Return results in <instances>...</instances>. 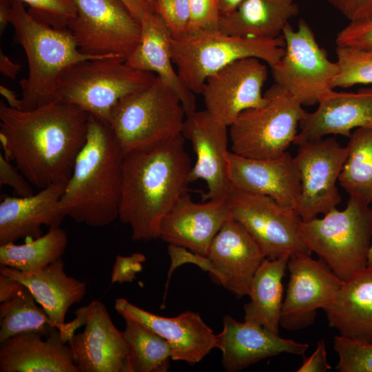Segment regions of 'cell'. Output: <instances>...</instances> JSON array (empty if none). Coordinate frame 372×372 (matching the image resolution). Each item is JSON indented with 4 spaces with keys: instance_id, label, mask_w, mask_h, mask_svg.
<instances>
[{
    "instance_id": "cell-3",
    "label": "cell",
    "mask_w": 372,
    "mask_h": 372,
    "mask_svg": "<svg viewBox=\"0 0 372 372\" xmlns=\"http://www.w3.org/2000/svg\"><path fill=\"white\" fill-rule=\"evenodd\" d=\"M125 154L109 126L90 114L86 141L56 209L93 227L118 218Z\"/></svg>"
},
{
    "instance_id": "cell-44",
    "label": "cell",
    "mask_w": 372,
    "mask_h": 372,
    "mask_svg": "<svg viewBox=\"0 0 372 372\" xmlns=\"http://www.w3.org/2000/svg\"><path fill=\"white\" fill-rule=\"evenodd\" d=\"M349 22L372 17V0H327Z\"/></svg>"
},
{
    "instance_id": "cell-6",
    "label": "cell",
    "mask_w": 372,
    "mask_h": 372,
    "mask_svg": "<svg viewBox=\"0 0 372 372\" xmlns=\"http://www.w3.org/2000/svg\"><path fill=\"white\" fill-rule=\"evenodd\" d=\"M350 196L346 207L331 209L322 218L302 220L304 241L342 280L367 267L372 242V209Z\"/></svg>"
},
{
    "instance_id": "cell-22",
    "label": "cell",
    "mask_w": 372,
    "mask_h": 372,
    "mask_svg": "<svg viewBox=\"0 0 372 372\" xmlns=\"http://www.w3.org/2000/svg\"><path fill=\"white\" fill-rule=\"evenodd\" d=\"M216 348L222 352L225 369L236 372L280 353L302 355L309 344L281 338L262 326L238 322L227 315L223 331L216 335Z\"/></svg>"
},
{
    "instance_id": "cell-43",
    "label": "cell",
    "mask_w": 372,
    "mask_h": 372,
    "mask_svg": "<svg viewBox=\"0 0 372 372\" xmlns=\"http://www.w3.org/2000/svg\"><path fill=\"white\" fill-rule=\"evenodd\" d=\"M146 257L141 253H134L130 256L118 255L116 257L111 274L112 283L131 282L136 275L142 271Z\"/></svg>"
},
{
    "instance_id": "cell-18",
    "label": "cell",
    "mask_w": 372,
    "mask_h": 372,
    "mask_svg": "<svg viewBox=\"0 0 372 372\" xmlns=\"http://www.w3.org/2000/svg\"><path fill=\"white\" fill-rule=\"evenodd\" d=\"M115 309L123 318L134 320L163 338L170 346L172 360L193 365L216 348V335L197 313L187 311L163 317L121 298L116 300Z\"/></svg>"
},
{
    "instance_id": "cell-11",
    "label": "cell",
    "mask_w": 372,
    "mask_h": 372,
    "mask_svg": "<svg viewBox=\"0 0 372 372\" xmlns=\"http://www.w3.org/2000/svg\"><path fill=\"white\" fill-rule=\"evenodd\" d=\"M225 199L231 217L251 235L266 258L311 254L301 234L302 218L294 209L268 196L232 187Z\"/></svg>"
},
{
    "instance_id": "cell-40",
    "label": "cell",
    "mask_w": 372,
    "mask_h": 372,
    "mask_svg": "<svg viewBox=\"0 0 372 372\" xmlns=\"http://www.w3.org/2000/svg\"><path fill=\"white\" fill-rule=\"evenodd\" d=\"M168 254L171 264L167 273V281L165 285L164 299L168 289L169 282L174 271L178 267L191 263L197 265L202 270L208 271L213 277L216 273L214 265L208 256L194 253L183 247L169 244L167 247Z\"/></svg>"
},
{
    "instance_id": "cell-33",
    "label": "cell",
    "mask_w": 372,
    "mask_h": 372,
    "mask_svg": "<svg viewBox=\"0 0 372 372\" xmlns=\"http://www.w3.org/2000/svg\"><path fill=\"white\" fill-rule=\"evenodd\" d=\"M122 331L129 348L128 372H165L172 360L171 348L161 335L142 324L124 318Z\"/></svg>"
},
{
    "instance_id": "cell-24",
    "label": "cell",
    "mask_w": 372,
    "mask_h": 372,
    "mask_svg": "<svg viewBox=\"0 0 372 372\" xmlns=\"http://www.w3.org/2000/svg\"><path fill=\"white\" fill-rule=\"evenodd\" d=\"M68 181L52 184L27 197L3 196L0 202V245L43 235L41 227H60L65 217L56 209Z\"/></svg>"
},
{
    "instance_id": "cell-39",
    "label": "cell",
    "mask_w": 372,
    "mask_h": 372,
    "mask_svg": "<svg viewBox=\"0 0 372 372\" xmlns=\"http://www.w3.org/2000/svg\"><path fill=\"white\" fill-rule=\"evenodd\" d=\"M189 1L192 15L187 34L218 29L220 15L217 0Z\"/></svg>"
},
{
    "instance_id": "cell-4",
    "label": "cell",
    "mask_w": 372,
    "mask_h": 372,
    "mask_svg": "<svg viewBox=\"0 0 372 372\" xmlns=\"http://www.w3.org/2000/svg\"><path fill=\"white\" fill-rule=\"evenodd\" d=\"M10 24L14 39L25 51L28 75L19 81L21 110H30L56 101L57 85L74 64L105 59L82 53L67 28L53 27L33 17L19 0H11Z\"/></svg>"
},
{
    "instance_id": "cell-25",
    "label": "cell",
    "mask_w": 372,
    "mask_h": 372,
    "mask_svg": "<svg viewBox=\"0 0 372 372\" xmlns=\"http://www.w3.org/2000/svg\"><path fill=\"white\" fill-rule=\"evenodd\" d=\"M141 37L133 52L126 59L130 67L154 73L180 99L186 116L196 111L195 94L183 83L172 60L173 37L168 28L154 11L141 20Z\"/></svg>"
},
{
    "instance_id": "cell-19",
    "label": "cell",
    "mask_w": 372,
    "mask_h": 372,
    "mask_svg": "<svg viewBox=\"0 0 372 372\" xmlns=\"http://www.w3.org/2000/svg\"><path fill=\"white\" fill-rule=\"evenodd\" d=\"M231 218L226 199L196 203L186 193L161 220L158 238L207 256L214 237Z\"/></svg>"
},
{
    "instance_id": "cell-49",
    "label": "cell",
    "mask_w": 372,
    "mask_h": 372,
    "mask_svg": "<svg viewBox=\"0 0 372 372\" xmlns=\"http://www.w3.org/2000/svg\"><path fill=\"white\" fill-rule=\"evenodd\" d=\"M11 0H0V32L3 34L11 19Z\"/></svg>"
},
{
    "instance_id": "cell-51",
    "label": "cell",
    "mask_w": 372,
    "mask_h": 372,
    "mask_svg": "<svg viewBox=\"0 0 372 372\" xmlns=\"http://www.w3.org/2000/svg\"><path fill=\"white\" fill-rule=\"evenodd\" d=\"M218 10L221 16L229 14L235 11L245 0H217Z\"/></svg>"
},
{
    "instance_id": "cell-50",
    "label": "cell",
    "mask_w": 372,
    "mask_h": 372,
    "mask_svg": "<svg viewBox=\"0 0 372 372\" xmlns=\"http://www.w3.org/2000/svg\"><path fill=\"white\" fill-rule=\"evenodd\" d=\"M0 94L5 98L7 105L14 109L21 110V99H18L14 91L6 87L4 85H0Z\"/></svg>"
},
{
    "instance_id": "cell-32",
    "label": "cell",
    "mask_w": 372,
    "mask_h": 372,
    "mask_svg": "<svg viewBox=\"0 0 372 372\" xmlns=\"http://www.w3.org/2000/svg\"><path fill=\"white\" fill-rule=\"evenodd\" d=\"M338 181L349 196L372 203V127L355 129Z\"/></svg>"
},
{
    "instance_id": "cell-29",
    "label": "cell",
    "mask_w": 372,
    "mask_h": 372,
    "mask_svg": "<svg viewBox=\"0 0 372 372\" xmlns=\"http://www.w3.org/2000/svg\"><path fill=\"white\" fill-rule=\"evenodd\" d=\"M298 10L293 0H245L235 11L220 17L218 30L237 37L276 39Z\"/></svg>"
},
{
    "instance_id": "cell-8",
    "label": "cell",
    "mask_w": 372,
    "mask_h": 372,
    "mask_svg": "<svg viewBox=\"0 0 372 372\" xmlns=\"http://www.w3.org/2000/svg\"><path fill=\"white\" fill-rule=\"evenodd\" d=\"M156 77L116 57L83 61L63 74L56 101L76 105L108 126L114 105L123 97L149 87Z\"/></svg>"
},
{
    "instance_id": "cell-20",
    "label": "cell",
    "mask_w": 372,
    "mask_h": 372,
    "mask_svg": "<svg viewBox=\"0 0 372 372\" xmlns=\"http://www.w3.org/2000/svg\"><path fill=\"white\" fill-rule=\"evenodd\" d=\"M228 177L236 189L268 196L294 209L300 194V179L293 157L287 151L273 158H252L229 152Z\"/></svg>"
},
{
    "instance_id": "cell-45",
    "label": "cell",
    "mask_w": 372,
    "mask_h": 372,
    "mask_svg": "<svg viewBox=\"0 0 372 372\" xmlns=\"http://www.w3.org/2000/svg\"><path fill=\"white\" fill-rule=\"evenodd\" d=\"M331 369L327 360L325 342L322 340L317 342L314 352L308 358H304L298 372H325Z\"/></svg>"
},
{
    "instance_id": "cell-27",
    "label": "cell",
    "mask_w": 372,
    "mask_h": 372,
    "mask_svg": "<svg viewBox=\"0 0 372 372\" xmlns=\"http://www.w3.org/2000/svg\"><path fill=\"white\" fill-rule=\"evenodd\" d=\"M0 273L25 285L57 329L65 323L68 309L80 302L87 292L86 282L66 274L62 258L37 272H23L0 265Z\"/></svg>"
},
{
    "instance_id": "cell-13",
    "label": "cell",
    "mask_w": 372,
    "mask_h": 372,
    "mask_svg": "<svg viewBox=\"0 0 372 372\" xmlns=\"http://www.w3.org/2000/svg\"><path fill=\"white\" fill-rule=\"evenodd\" d=\"M293 157L300 179V194L294 208L302 220L325 214L341 201L336 183L348 155V147L327 137L298 145Z\"/></svg>"
},
{
    "instance_id": "cell-14",
    "label": "cell",
    "mask_w": 372,
    "mask_h": 372,
    "mask_svg": "<svg viewBox=\"0 0 372 372\" xmlns=\"http://www.w3.org/2000/svg\"><path fill=\"white\" fill-rule=\"evenodd\" d=\"M74 313L75 318L68 323L69 330L74 332L85 327L68 342L79 372H128V346L105 304L94 300Z\"/></svg>"
},
{
    "instance_id": "cell-16",
    "label": "cell",
    "mask_w": 372,
    "mask_h": 372,
    "mask_svg": "<svg viewBox=\"0 0 372 372\" xmlns=\"http://www.w3.org/2000/svg\"><path fill=\"white\" fill-rule=\"evenodd\" d=\"M260 61L240 59L207 78L201 94L205 110L217 122L229 127L245 110L267 104L262 88L267 69Z\"/></svg>"
},
{
    "instance_id": "cell-36",
    "label": "cell",
    "mask_w": 372,
    "mask_h": 372,
    "mask_svg": "<svg viewBox=\"0 0 372 372\" xmlns=\"http://www.w3.org/2000/svg\"><path fill=\"white\" fill-rule=\"evenodd\" d=\"M334 350L340 372H372V342L354 340L340 335L334 337Z\"/></svg>"
},
{
    "instance_id": "cell-28",
    "label": "cell",
    "mask_w": 372,
    "mask_h": 372,
    "mask_svg": "<svg viewBox=\"0 0 372 372\" xmlns=\"http://www.w3.org/2000/svg\"><path fill=\"white\" fill-rule=\"evenodd\" d=\"M324 311L329 325L340 335L372 342V267H367L344 280Z\"/></svg>"
},
{
    "instance_id": "cell-53",
    "label": "cell",
    "mask_w": 372,
    "mask_h": 372,
    "mask_svg": "<svg viewBox=\"0 0 372 372\" xmlns=\"http://www.w3.org/2000/svg\"><path fill=\"white\" fill-rule=\"evenodd\" d=\"M146 3H147L150 8L153 10L155 0H143ZM154 11V10H153Z\"/></svg>"
},
{
    "instance_id": "cell-37",
    "label": "cell",
    "mask_w": 372,
    "mask_h": 372,
    "mask_svg": "<svg viewBox=\"0 0 372 372\" xmlns=\"http://www.w3.org/2000/svg\"><path fill=\"white\" fill-rule=\"evenodd\" d=\"M19 1L30 6L28 12L36 19L56 28H67L68 21L77 14L73 0Z\"/></svg>"
},
{
    "instance_id": "cell-21",
    "label": "cell",
    "mask_w": 372,
    "mask_h": 372,
    "mask_svg": "<svg viewBox=\"0 0 372 372\" xmlns=\"http://www.w3.org/2000/svg\"><path fill=\"white\" fill-rule=\"evenodd\" d=\"M207 256L216 271L214 280L238 298L248 296L254 274L266 258L255 239L233 218L214 237Z\"/></svg>"
},
{
    "instance_id": "cell-2",
    "label": "cell",
    "mask_w": 372,
    "mask_h": 372,
    "mask_svg": "<svg viewBox=\"0 0 372 372\" xmlns=\"http://www.w3.org/2000/svg\"><path fill=\"white\" fill-rule=\"evenodd\" d=\"M185 141L180 134L125 154L118 218L133 240L157 238L163 218L188 193L192 165Z\"/></svg>"
},
{
    "instance_id": "cell-48",
    "label": "cell",
    "mask_w": 372,
    "mask_h": 372,
    "mask_svg": "<svg viewBox=\"0 0 372 372\" xmlns=\"http://www.w3.org/2000/svg\"><path fill=\"white\" fill-rule=\"evenodd\" d=\"M21 69V65L13 62L1 50H0V72L3 76L14 80Z\"/></svg>"
},
{
    "instance_id": "cell-31",
    "label": "cell",
    "mask_w": 372,
    "mask_h": 372,
    "mask_svg": "<svg viewBox=\"0 0 372 372\" xmlns=\"http://www.w3.org/2000/svg\"><path fill=\"white\" fill-rule=\"evenodd\" d=\"M66 232L60 227L24 244L0 245V265L23 272H37L61 258L67 245Z\"/></svg>"
},
{
    "instance_id": "cell-10",
    "label": "cell",
    "mask_w": 372,
    "mask_h": 372,
    "mask_svg": "<svg viewBox=\"0 0 372 372\" xmlns=\"http://www.w3.org/2000/svg\"><path fill=\"white\" fill-rule=\"evenodd\" d=\"M285 54L271 68L275 83L287 90L302 106L318 104L332 90L339 72L337 62L331 61L327 53L318 44L309 25L304 20L293 30L289 23L282 33Z\"/></svg>"
},
{
    "instance_id": "cell-7",
    "label": "cell",
    "mask_w": 372,
    "mask_h": 372,
    "mask_svg": "<svg viewBox=\"0 0 372 372\" xmlns=\"http://www.w3.org/2000/svg\"><path fill=\"white\" fill-rule=\"evenodd\" d=\"M185 117L180 99L156 76L149 87L114 105L108 126L125 154L182 134Z\"/></svg>"
},
{
    "instance_id": "cell-9",
    "label": "cell",
    "mask_w": 372,
    "mask_h": 372,
    "mask_svg": "<svg viewBox=\"0 0 372 372\" xmlns=\"http://www.w3.org/2000/svg\"><path fill=\"white\" fill-rule=\"evenodd\" d=\"M264 96L266 105L245 110L229 127L232 152L252 158H273L293 143L307 112L276 83Z\"/></svg>"
},
{
    "instance_id": "cell-46",
    "label": "cell",
    "mask_w": 372,
    "mask_h": 372,
    "mask_svg": "<svg viewBox=\"0 0 372 372\" xmlns=\"http://www.w3.org/2000/svg\"><path fill=\"white\" fill-rule=\"evenodd\" d=\"M25 287L16 279L0 273V302L10 300Z\"/></svg>"
},
{
    "instance_id": "cell-35",
    "label": "cell",
    "mask_w": 372,
    "mask_h": 372,
    "mask_svg": "<svg viewBox=\"0 0 372 372\" xmlns=\"http://www.w3.org/2000/svg\"><path fill=\"white\" fill-rule=\"evenodd\" d=\"M336 46L339 72L333 88L372 84V46Z\"/></svg>"
},
{
    "instance_id": "cell-30",
    "label": "cell",
    "mask_w": 372,
    "mask_h": 372,
    "mask_svg": "<svg viewBox=\"0 0 372 372\" xmlns=\"http://www.w3.org/2000/svg\"><path fill=\"white\" fill-rule=\"evenodd\" d=\"M289 258V256H284L263 260L250 285L248 294L250 301L244 305L245 321L279 334L283 302L282 278Z\"/></svg>"
},
{
    "instance_id": "cell-47",
    "label": "cell",
    "mask_w": 372,
    "mask_h": 372,
    "mask_svg": "<svg viewBox=\"0 0 372 372\" xmlns=\"http://www.w3.org/2000/svg\"><path fill=\"white\" fill-rule=\"evenodd\" d=\"M128 9L132 15L140 23L142 18L149 12L153 11L143 0H120Z\"/></svg>"
},
{
    "instance_id": "cell-41",
    "label": "cell",
    "mask_w": 372,
    "mask_h": 372,
    "mask_svg": "<svg viewBox=\"0 0 372 372\" xmlns=\"http://www.w3.org/2000/svg\"><path fill=\"white\" fill-rule=\"evenodd\" d=\"M336 45L372 46V17L351 21L335 39Z\"/></svg>"
},
{
    "instance_id": "cell-5",
    "label": "cell",
    "mask_w": 372,
    "mask_h": 372,
    "mask_svg": "<svg viewBox=\"0 0 372 372\" xmlns=\"http://www.w3.org/2000/svg\"><path fill=\"white\" fill-rule=\"evenodd\" d=\"M172 52L185 85L194 94H201L208 77L236 61L254 57L274 67L285 54V40L282 34L257 39L207 30L173 38Z\"/></svg>"
},
{
    "instance_id": "cell-52",
    "label": "cell",
    "mask_w": 372,
    "mask_h": 372,
    "mask_svg": "<svg viewBox=\"0 0 372 372\" xmlns=\"http://www.w3.org/2000/svg\"><path fill=\"white\" fill-rule=\"evenodd\" d=\"M367 267H372V242L369 252Z\"/></svg>"
},
{
    "instance_id": "cell-23",
    "label": "cell",
    "mask_w": 372,
    "mask_h": 372,
    "mask_svg": "<svg viewBox=\"0 0 372 372\" xmlns=\"http://www.w3.org/2000/svg\"><path fill=\"white\" fill-rule=\"evenodd\" d=\"M318 104L314 112H307L300 121L293 144L298 145L329 134L350 137L353 129L372 127V87L355 92L332 90Z\"/></svg>"
},
{
    "instance_id": "cell-26",
    "label": "cell",
    "mask_w": 372,
    "mask_h": 372,
    "mask_svg": "<svg viewBox=\"0 0 372 372\" xmlns=\"http://www.w3.org/2000/svg\"><path fill=\"white\" fill-rule=\"evenodd\" d=\"M0 344L1 372H79L58 329L46 338L36 332L23 333Z\"/></svg>"
},
{
    "instance_id": "cell-12",
    "label": "cell",
    "mask_w": 372,
    "mask_h": 372,
    "mask_svg": "<svg viewBox=\"0 0 372 372\" xmlns=\"http://www.w3.org/2000/svg\"><path fill=\"white\" fill-rule=\"evenodd\" d=\"M76 16L67 28L79 50L101 58L130 56L141 37V24L120 0H73Z\"/></svg>"
},
{
    "instance_id": "cell-42",
    "label": "cell",
    "mask_w": 372,
    "mask_h": 372,
    "mask_svg": "<svg viewBox=\"0 0 372 372\" xmlns=\"http://www.w3.org/2000/svg\"><path fill=\"white\" fill-rule=\"evenodd\" d=\"M0 185L11 187L19 196L27 197L34 194L32 185L2 153L0 154Z\"/></svg>"
},
{
    "instance_id": "cell-1",
    "label": "cell",
    "mask_w": 372,
    "mask_h": 372,
    "mask_svg": "<svg viewBox=\"0 0 372 372\" xmlns=\"http://www.w3.org/2000/svg\"><path fill=\"white\" fill-rule=\"evenodd\" d=\"M90 114L53 101L30 110L0 103L3 156L39 189L68 181L87 138Z\"/></svg>"
},
{
    "instance_id": "cell-15",
    "label": "cell",
    "mask_w": 372,
    "mask_h": 372,
    "mask_svg": "<svg viewBox=\"0 0 372 372\" xmlns=\"http://www.w3.org/2000/svg\"><path fill=\"white\" fill-rule=\"evenodd\" d=\"M289 280L282 302L280 325L298 331L312 324L318 309L333 300L343 281L320 258L302 254L289 258Z\"/></svg>"
},
{
    "instance_id": "cell-17",
    "label": "cell",
    "mask_w": 372,
    "mask_h": 372,
    "mask_svg": "<svg viewBox=\"0 0 372 372\" xmlns=\"http://www.w3.org/2000/svg\"><path fill=\"white\" fill-rule=\"evenodd\" d=\"M227 128L206 110H196L185 117L182 135L191 142L196 155L189 181H205L207 192L202 194V201L225 199L231 187L227 171Z\"/></svg>"
},
{
    "instance_id": "cell-38",
    "label": "cell",
    "mask_w": 372,
    "mask_h": 372,
    "mask_svg": "<svg viewBox=\"0 0 372 372\" xmlns=\"http://www.w3.org/2000/svg\"><path fill=\"white\" fill-rule=\"evenodd\" d=\"M153 10L164 21L173 38L187 34L192 15L189 0H155Z\"/></svg>"
},
{
    "instance_id": "cell-34",
    "label": "cell",
    "mask_w": 372,
    "mask_h": 372,
    "mask_svg": "<svg viewBox=\"0 0 372 372\" xmlns=\"http://www.w3.org/2000/svg\"><path fill=\"white\" fill-rule=\"evenodd\" d=\"M25 287L10 300L0 305V343L16 335L36 332L48 337L57 329L46 311L37 304Z\"/></svg>"
}]
</instances>
